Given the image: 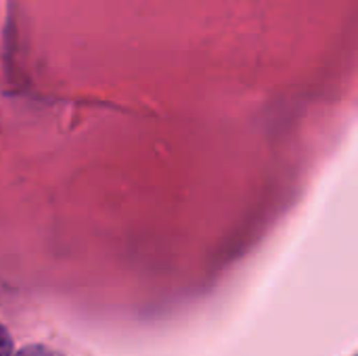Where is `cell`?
<instances>
[{"label": "cell", "mask_w": 358, "mask_h": 356, "mask_svg": "<svg viewBox=\"0 0 358 356\" xmlns=\"http://www.w3.org/2000/svg\"><path fill=\"white\" fill-rule=\"evenodd\" d=\"M17 356H63L61 353L48 348V346H42V344H31V346H25L23 350H19Z\"/></svg>", "instance_id": "1"}, {"label": "cell", "mask_w": 358, "mask_h": 356, "mask_svg": "<svg viewBox=\"0 0 358 356\" xmlns=\"http://www.w3.org/2000/svg\"><path fill=\"white\" fill-rule=\"evenodd\" d=\"M13 355V338L4 325H0V356Z\"/></svg>", "instance_id": "2"}]
</instances>
